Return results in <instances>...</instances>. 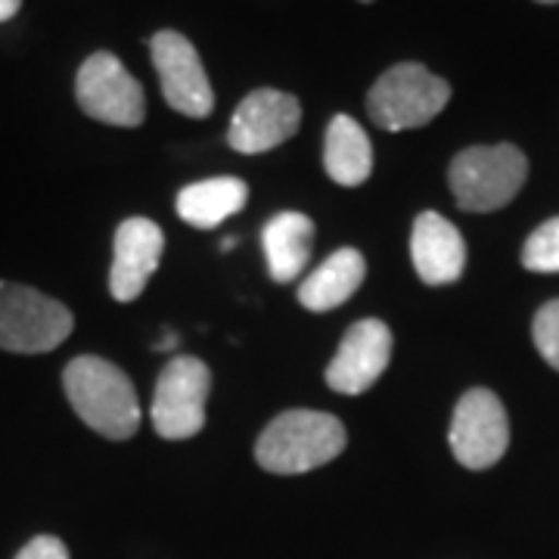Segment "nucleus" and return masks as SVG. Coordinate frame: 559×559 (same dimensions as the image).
Wrapping results in <instances>:
<instances>
[{"label": "nucleus", "mask_w": 559, "mask_h": 559, "mask_svg": "<svg viewBox=\"0 0 559 559\" xmlns=\"http://www.w3.org/2000/svg\"><path fill=\"white\" fill-rule=\"evenodd\" d=\"M323 168L340 187H360L373 171V146L352 116H336L323 140Z\"/></svg>", "instance_id": "dca6fc26"}, {"label": "nucleus", "mask_w": 559, "mask_h": 559, "mask_svg": "<svg viewBox=\"0 0 559 559\" xmlns=\"http://www.w3.org/2000/svg\"><path fill=\"white\" fill-rule=\"evenodd\" d=\"M392 360V330L382 320H358L342 336L326 367V385L340 395H364Z\"/></svg>", "instance_id": "9b49d317"}, {"label": "nucleus", "mask_w": 559, "mask_h": 559, "mask_svg": "<svg viewBox=\"0 0 559 559\" xmlns=\"http://www.w3.org/2000/svg\"><path fill=\"white\" fill-rule=\"evenodd\" d=\"M261 249L267 259V271L277 283L301 277L314 249V221L301 212H280L264 224Z\"/></svg>", "instance_id": "4468645a"}, {"label": "nucleus", "mask_w": 559, "mask_h": 559, "mask_svg": "<svg viewBox=\"0 0 559 559\" xmlns=\"http://www.w3.org/2000/svg\"><path fill=\"white\" fill-rule=\"evenodd\" d=\"M532 336H535L540 358L547 360L554 370H559V299L547 301L538 314H535Z\"/></svg>", "instance_id": "6ab92c4d"}, {"label": "nucleus", "mask_w": 559, "mask_h": 559, "mask_svg": "<svg viewBox=\"0 0 559 559\" xmlns=\"http://www.w3.org/2000/svg\"><path fill=\"white\" fill-rule=\"evenodd\" d=\"M165 252V234L156 221L128 218L116 230L109 293L116 301H134L146 289Z\"/></svg>", "instance_id": "f8f14e48"}, {"label": "nucleus", "mask_w": 559, "mask_h": 559, "mask_svg": "<svg viewBox=\"0 0 559 559\" xmlns=\"http://www.w3.org/2000/svg\"><path fill=\"white\" fill-rule=\"evenodd\" d=\"M522 264L535 274H559V218L544 221L522 246Z\"/></svg>", "instance_id": "a211bd4d"}, {"label": "nucleus", "mask_w": 559, "mask_h": 559, "mask_svg": "<svg viewBox=\"0 0 559 559\" xmlns=\"http://www.w3.org/2000/svg\"><path fill=\"white\" fill-rule=\"evenodd\" d=\"M16 559H69V547L53 535H38L22 547Z\"/></svg>", "instance_id": "aec40b11"}, {"label": "nucleus", "mask_w": 559, "mask_h": 559, "mask_svg": "<svg viewBox=\"0 0 559 559\" xmlns=\"http://www.w3.org/2000/svg\"><path fill=\"white\" fill-rule=\"evenodd\" d=\"M411 259L423 283L429 286H444L454 283L466 267V242L460 230L439 212H423L414 221L411 234Z\"/></svg>", "instance_id": "ddd939ff"}, {"label": "nucleus", "mask_w": 559, "mask_h": 559, "mask_svg": "<svg viewBox=\"0 0 559 559\" xmlns=\"http://www.w3.org/2000/svg\"><path fill=\"white\" fill-rule=\"evenodd\" d=\"M62 385H66V395L72 401L75 414L84 419V426L100 432L103 439L124 441L138 432V392L124 377V370L116 367L112 360L81 355L66 367Z\"/></svg>", "instance_id": "f257e3e1"}, {"label": "nucleus", "mask_w": 559, "mask_h": 559, "mask_svg": "<svg viewBox=\"0 0 559 559\" xmlns=\"http://www.w3.org/2000/svg\"><path fill=\"white\" fill-rule=\"evenodd\" d=\"M301 124V106L293 94H283L274 87H261L252 91L246 100L237 106L230 131H227V143L246 153V156H259V153H271L280 143L296 138Z\"/></svg>", "instance_id": "9d476101"}, {"label": "nucleus", "mask_w": 559, "mask_h": 559, "mask_svg": "<svg viewBox=\"0 0 559 559\" xmlns=\"http://www.w3.org/2000/svg\"><path fill=\"white\" fill-rule=\"evenodd\" d=\"M150 53L159 75V87L165 103L187 116V119H205L215 109V91L205 75L200 53L180 32L162 28L150 38Z\"/></svg>", "instance_id": "6e6552de"}, {"label": "nucleus", "mask_w": 559, "mask_h": 559, "mask_svg": "<svg viewBox=\"0 0 559 559\" xmlns=\"http://www.w3.org/2000/svg\"><path fill=\"white\" fill-rule=\"evenodd\" d=\"M451 100V84L419 62H399L382 72L367 94V112L382 131H411L439 116Z\"/></svg>", "instance_id": "20e7f679"}, {"label": "nucleus", "mask_w": 559, "mask_h": 559, "mask_svg": "<svg viewBox=\"0 0 559 559\" xmlns=\"http://www.w3.org/2000/svg\"><path fill=\"white\" fill-rule=\"evenodd\" d=\"M22 0H0V22H10L20 13Z\"/></svg>", "instance_id": "412c9836"}, {"label": "nucleus", "mask_w": 559, "mask_h": 559, "mask_svg": "<svg viewBox=\"0 0 559 559\" xmlns=\"http://www.w3.org/2000/svg\"><path fill=\"white\" fill-rule=\"evenodd\" d=\"M249 187L240 178H209L183 187L178 193V215L197 230H212L221 221L246 209Z\"/></svg>", "instance_id": "f3484780"}, {"label": "nucleus", "mask_w": 559, "mask_h": 559, "mask_svg": "<svg viewBox=\"0 0 559 559\" xmlns=\"http://www.w3.org/2000/svg\"><path fill=\"white\" fill-rule=\"evenodd\" d=\"M345 441H348L345 426L333 414L286 411L271 419L267 429L259 436L255 460L267 473L299 476L340 457L345 451Z\"/></svg>", "instance_id": "f03ea898"}, {"label": "nucleus", "mask_w": 559, "mask_h": 559, "mask_svg": "<svg viewBox=\"0 0 559 559\" xmlns=\"http://www.w3.org/2000/svg\"><path fill=\"white\" fill-rule=\"evenodd\" d=\"M360 3H373V0H360Z\"/></svg>", "instance_id": "5701e85b"}, {"label": "nucleus", "mask_w": 559, "mask_h": 559, "mask_svg": "<svg viewBox=\"0 0 559 559\" xmlns=\"http://www.w3.org/2000/svg\"><path fill=\"white\" fill-rule=\"evenodd\" d=\"M75 100L84 116L103 124L138 128L146 119V100H143L140 81L109 50H100L81 62L79 79H75Z\"/></svg>", "instance_id": "0eeeda50"}, {"label": "nucleus", "mask_w": 559, "mask_h": 559, "mask_svg": "<svg viewBox=\"0 0 559 559\" xmlns=\"http://www.w3.org/2000/svg\"><path fill=\"white\" fill-rule=\"evenodd\" d=\"M528 178V159L520 146H469L448 168L451 193L463 212H498Z\"/></svg>", "instance_id": "7ed1b4c3"}, {"label": "nucleus", "mask_w": 559, "mask_h": 559, "mask_svg": "<svg viewBox=\"0 0 559 559\" xmlns=\"http://www.w3.org/2000/svg\"><path fill=\"white\" fill-rule=\"evenodd\" d=\"M367 277V261L358 249H336L299 283V301L308 311H333L352 299Z\"/></svg>", "instance_id": "2eb2a0df"}, {"label": "nucleus", "mask_w": 559, "mask_h": 559, "mask_svg": "<svg viewBox=\"0 0 559 559\" xmlns=\"http://www.w3.org/2000/svg\"><path fill=\"white\" fill-rule=\"evenodd\" d=\"M75 326L62 301L32 286L0 280V348L13 355H47L69 340Z\"/></svg>", "instance_id": "39448f33"}, {"label": "nucleus", "mask_w": 559, "mask_h": 559, "mask_svg": "<svg viewBox=\"0 0 559 559\" xmlns=\"http://www.w3.org/2000/svg\"><path fill=\"white\" fill-rule=\"evenodd\" d=\"M212 392V370L200 358L178 355L162 367L153 392V426L162 439H193L205 426V401Z\"/></svg>", "instance_id": "423d86ee"}, {"label": "nucleus", "mask_w": 559, "mask_h": 559, "mask_svg": "<svg viewBox=\"0 0 559 559\" xmlns=\"http://www.w3.org/2000/svg\"><path fill=\"white\" fill-rule=\"evenodd\" d=\"M448 441L466 469L495 466L510 444V419L498 395L488 389H469L454 407Z\"/></svg>", "instance_id": "1a4fd4ad"}, {"label": "nucleus", "mask_w": 559, "mask_h": 559, "mask_svg": "<svg viewBox=\"0 0 559 559\" xmlns=\"http://www.w3.org/2000/svg\"><path fill=\"white\" fill-rule=\"evenodd\" d=\"M538 3H559V0H538Z\"/></svg>", "instance_id": "4be33fe9"}]
</instances>
